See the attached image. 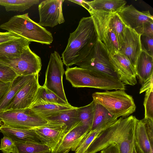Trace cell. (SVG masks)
I'll use <instances>...</instances> for the list:
<instances>
[{"instance_id":"41","label":"cell","mask_w":153,"mask_h":153,"mask_svg":"<svg viewBox=\"0 0 153 153\" xmlns=\"http://www.w3.org/2000/svg\"><path fill=\"white\" fill-rule=\"evenodd\" d=\"M100 153H119V152L117 144L112 143L101 150Z\"/></svg>"},{"instance_id":"23","label":"cell","mask_w":153,"mask_h":153,"mask_svg":"<svg viewBox=\"0 0 153 153\" xmlns=\"http://www.w3.org/2000/svg\"><path fill=\"white\" fill-rule=\"evenodd\" d=\"M90 131L106 128L115 122L118 118L112 114L102 105L96 102Z\"/></svg>"},{"instance_id":"18","label":"cell","mask_w":153,"mask_h":153,"mask_svg":"<svg viewBox=\"0 0 153 153\" xmlns=\"http://www.w3.org/2000/svg\"><path fill=\"white\" fill-rule=\"evenodd\" d=\"M0 131L3 135L16 142H40L33 129H27L13 127L3 124Z\"/></svg>"},{"instance_id":"26","label":"cell","mask_w":153,"mask_h":153,"mask_svg":"<svg viewBox=\"0 0 153 153\" xmlns=\"http://www.w3.org/2000/svg\"><path fill=\"white\" fill-rule=\"evenodd\" d=\"M45 119L49 122L62 124L67 127V130L77 123L78 120V107L65 110Z\"/></svg>"},{"instance_id":"9","label":"cell","mask_w":153,"mask_h":153,"mask_svg":"<svg viewBox=\"0 0 153 153\" xmlns=\"http://www.w3.org/2000/svg\"><path fill=\"white\" fill-rule=\"evenodd\" d=\"M0 120L8 126L27 129L38 127L48 122L45 118L34 114L29 108L4 111L0 113Z\"/></svg>"},{"instance_id":"22","label":"cell","mask_w":153,"mask_h":153,"mask_svg":"<svg viewBox=\"0 0 153 153\" xmlns=\"http://www.w3.org/2000/svg\"><path fill=\"white\" fill-rule=\"evenodd\" d=\"M134 140L137 153H151L153 151V147L151 146L143 119H136Z\"/></svg>"},{"instance_id":"36","label":"cell","mask_w":153,"mask_h":153,"mask_svg":"<svg viewBox=\"0 0 153 153\" xmlns=\"http://www.w3.org/2000/svg\"><path fill=\"white\" fill-rule=\"evenodd\" d=\"M140 39L142 50L153 56V37L141 35Z\"/></svg>"},{"instance_id":"10","label":"cell","mask_w":153,"mask_h":153,"mask_svg":"<svg viewBox=\"0 0 153 153\" xmlns=\"http://www.w3.org/2000/svg\"><path fill=\"white\" fill-rule=\"evenodd\" d=\"M64 72L63 63L56 51L52 53L46 69L43 86L66 102L69 103L63 88L62 78Z\"/></svg>"},{"instance_id":"33","label":"cell","mask_w":153,"mask_h":153,"mask_svg":"<svg viewBox=\"0 0 153 153\" xmlns=\"http://www.w3.org/2000/svg\"><path fill=\"white\" fill-rule=\"evenodd\" d=\"M153 88L146 91L143 105L145 108L144 118L153 120Z\"/></svg>"},{"instance_id":"25","label":"cell","mask_w":153,"mask_h":153,"mask_svg":"<svg viewBox=\"0 0 153 153\" xmlns=\"http://www.w3.org/2000/svg\"><path fill=\"white\" fill-rule=\"evenodd\" d=\"M124 0H95L88 1L90 10L110 13H118L126 4Z\"/></svg>"},{"instance_id":"20","label":"cell","mask_w":153,"mask_h":153,"mask_svg":"<svg viewBox=\"0 0 153 153\" xmlns=\"http://www.w3.org/2000/svg\"><path fill=\"white\" fill-rule=\"evenodd\" d=\"M30 42L21 38L0 44V56L9 58L19 57L28 47Z\"/></svg>"},{"instance_id":"3","label":"cell","mask_w":153,"mask_h":153,"mask_svg":"<svg viewBox=\"0 0 153 153\" xmlns=\"http://www.w3.org/2000/svg\"><path fill=\"white\" fill-rule=\"evenodd\" d=\"M28 13L12 17L2 24L0 28L17 34L30 42L46 45L53 41L52 33L45 28L32 20Z\"/></svg>"},{"instance_id":"5","label":"cell","mask_w":153,"mask_h":153,"mask_svg":"<svg viewBox=\"0 0 153 153\" xmlns=\"http://www.w3.org/2000/svg\"><path fill=\"white\" fill-rule=\"evenodd\" d=\"M92 97L93 100L117 118L126 117L136 110V106L132 96L124 90L96 92L92 94Z\"/></svg>"},{"instance_id":"17","label":"cell","mask_w":153,"mask_h":153,"mask_svg":"<svg viewBox=\"0 0 153 153\" xmlns=\"http://www.w3.org/2000/svg\"><path fill=\"white\" fill-rule=\"evenodd\" d=\"M117 13L126 26L134 30L146 22H153L149 10L140 11L132 4L125 6Z\"/></svg>"},{"instance_id":"30","label":"cell","mask_w":153,"mask_h":153,"mask_svg":"<svg viewBox=\"0 0 153 153\" xmlns=\"http://www.w3.org/2000/svg\"><path fill=\"white\" fill-rule=\"evenodd\" d=\"M36 101L62 105H70L43 85H40L38 88L33 102Z\"/></svg>"},{"instance_id":"28","label":"cell","mask_w":153,"mask_h":153,"mask_svg":"<svg viewBox=\"0 0 153 153\" xmlns=\"http://www.w3.org/2000/svg\"><path fill=\"white\" fill-rule=\"evenodd\" d=\"M39 2L38 0H0V5L4 6L7 12H22Z\"/></svg>"},{"instance_id":"8","label":"cell","mask_w":153,"mask_h":153,"mask_svg":"<svg viewBox=\"0 0 153 153\" xmlns=\"http://www.w3.org/2000/svg\"><path fill=\"white\" fill-rule=\"evenodd\" d=\"M88 12L93 19L98 39L103 44L109 55L118 52V41L112 29L108 12L91 10Z\"/></svg>"},{"instance_id":"1","label":"cell","mask_w":153,"mask_h":153,"mask_svg":"<svg viewBox=\"0 0 153 153\" xmlns=\"http://www.w3.org/2000/svg\"><path fill=\"white\" fill-rule=\"evenodd\" d=\"M98 39L92 17L82 18L75 30L70 34L62 54L63 63L69 67L81 61L88 54Z\"/></svg>"},{"instance_id":"12","label":"cell","mask_w":153,"mask_h":153,"mask_svg":"<svg viewBox=\"0 0 153 153\" xmlns=\"http://www.w3.org/2000/svg\"><path fill=\"white\" fill-rule=\"evenodd\" d=\"M40 86L38 74H34L19 91L4 111L28 108L34 101Z\"/></svg>"},{"instance_id":"11","label":"cell","mask_w":153,"mask_h":153,"mask_svg":"<svg viewBox=\"0 0 153 153\" xmlns=\"http://www.w3.org/2000/svg\"><path fill=\"white\" fill-rule=\"evenodd\" d=\"M64 0H46L38 6L39 20L42 26L53 27L65 21L62 10Z\"/></svg>"},{"instance_id":"31","label":"cell","mask_w":153,"mask_h":153,"mask_svg":"<svg viewBox=\"0 0 153 153\" xmlns=\"http://www.w3.org/2000/svg\"><path fill=\"white\" fill-rule=\"evenodd\" d=\"M95 104V101L93 100L89 104L78 107L79 121L83 125L91 128L92 123Z\"/></svg>"},{"instance_id":"2","label":"cell","mask_w":153,"mask_h":153,"mask_svg":"<svg viewBox=\"0 0 153 153\" xmlns=\"http://www.w3.org/2000/svg\"><path fill=\"white\" fill-rule=\"evenodd\" d=\"M66 80L75 88L88 87L106 90H125V85L119 79L104 74L76 66L68 67Z\"/></svg>"},{"instance_id":"35","label":"cell","mask_w":153,"mask_h":153,"mask_svg":"<svg viewBox=\"0 0 153 153\" xmlns=\"http://www.w3.org/2000/svg\"><path fill=\"white\" fill-rule=\"evenodd\" d=\"M0 150L3 153H14V142L8 137L4 136L1 140Z\"/></svg>"},{"instance_id":"46","label":"cell","mask_w":153,"mask_h":153,"mask_svg":"<svg viewBox=\"0 0 153 153\" xmlns=\"http://www.w3.org/2000/svg\"><path fill=\"white\" fill-rule=\"evenodd\" d=\"M151 153H153V151Z\"/></svg>"},{"instance_id":"21","label":"cell","mask_w":153,"mask_h":153,"mask_svg":"<svg viewBox=\"0 0 153 153\" xmlns=\"http://www.w3.org/2000/svg\"><path fill=\"white\" fill-rule=\"evenodd\" d=\"M135 70L136 76L142 84L153 76V56L142 50L137 60Z\"/></svg>"},{"instance_id":"15","label":"cell","mask_w":153,"mask_h":153,"mask_svg":"<svg viewBox=\"0 0 153 153\" xmlns=\"http://www.w3.org/2000/svg\"><path fill=\"white\" fill-rule=\"evenodd\" d=\"M110 63L120 80L125 85L134 86L137 83L135 69L128 59L119 52L109 55Z\"/></svg>"},{"instance_id":"37","label":"cell","mask_w":153,"mask_h":153,"mask_svg":"<svg viewBox=\"0 0 153 153\" xmlns=\"http://www.w3.org/2000/svg\"><path fill=\"white\" fill-rule=\"evenodd\" d=\"M135 31L141 35L153 37V22L146 23Z\"/></svg>"},{"instance_id":"4","label":"cell","mask_w":153,"mask_h":153,"mask_svg":"<svg viewBox=\"0 0 153 153\" xmlns=\"http://www.w3.org/2000/svg\"><path fill=\"white\" fill-rule=\"evenodd\" d=\"M136 119L133 115L118 119L101 131L88 147L86 153H97L112 143L120 146L135 125Z\"/></svg>"},{"instance_id":"44","label":"cell","mask_w":153,"mask_h":153,"mask_svg":"<svg viewBox=\"0 0 153 153\" xmlns=\"http://www.w3.org/2000/svg\"><path fill=\"white\" fill-rule=\"evenodd\" d=\"M132 153H137V152H136L135 149V147L134 146H134L132 152Z\"/></svg>"},{"instance_id":"27","label":"cell","mask_w":153,"mask_h":153,"mask_svg":"<svg viewBox=\"0 0 153 153\" xmlns=\"http://www.w3.org/2000/svg\"><path fill=\"white\" fill-rule=\"evenodd\" d=\"M14 153H51L50 148L41 142H16Z\"/></svg>"},{"instance_id":"43","label":"cell","mask_w":153,"mask_h":153,"mask_svg":"<svg viewBox=\"0 0 153 153\" xmlns=\"http://www.w3.org/2000/svg\"><path fill=\"white\" fill-rule=\"evenodd\" d=\"M68 1L81 6L87 10L88 11L90 9V7L88 4V1L83 0H70Z\"/></svg>"},{"instance_id":"13","label":"cell","mask_w":153,"mask_h":153,"mask_svg":"<svg viewBox=\"0 0 153 153\" xmlns=\"http://www.w3.org/2000/svg\"><path fill=\"white\" fill-rule=\"evenodd\" d=\"M91 128L78 121L67 130L53 153H68L74 151L77 145Z\"/></svg>"},{"instance_id":"39","label":"cell","mask_w":153,"mask_h":153,"mask_svg":"<svg viewBox=\"0 0 153 153\" xmlns=\"http://www.w3.org/2000/svg\"><path fill=\"white\" fill-rule=\"evenodd\" d=\"M21 37L19 35L10 32H0V44Z\"/></svg>"},{"instance_id":"34","label":"cell","mask_w":153,"mask_h":153,"mask_svg":"<svg viewBox=\"0 0 153 153\" xmlns=\"http://www.w3.org/2000/svg\"><path fill=\"white\" fill-rule=\"evenodd\" d=\"M17 76L10 68L0 63V81L6 83L11 82Z\"/></svg>"},{"instance_id":"7","label":"cell","mask_w":153,"mask_h":153,"mask_svg":"<svg viewBox=\"0 0 153 153\" xmlns=\"http://www.w3.org/2000/svg\"><path fill=\"white\" fill-rule=\"evenodd\" d=\"M0 63L12 69L17 76L39 74L42 66L40 58L28 47L19 57L9 58L0 56Z\"/></svg>"},{"instance_id":"19","label":"cell","mask_w":153,"mask_h":153,"mask_svg":"<svg viewBox=\"0 0 153 153\" xmlns=\"http://www.w3.org/2000/svg\"><path fill=\"white\" fill-rule=\"evenodd\" d=\"M75 107L70 105H62L41 101H34L28 108L33 114L45 118Z\"/></svg>"},{"instance_id":"24","label":"cell","mask_w":153,"mask_h":153,"mask_svg":"<svg viewBox=\"0 0 153 153\" xmlns=\"http://www.w3.org/2000/svg\"><path fill=\"white\" fill-rule=\"evenodd\" d=\"M34 75L17 76L13 80L8 91L0 102V113L5 111L19 91Z\"/></svg>"},{"instance_id":"45","label":"cell","mask_w":153,"mask_h":153,"mask_svg":"<svg viewBox=\"0 0 153 153\" xmlns=\"http://www.w3.org/2000/svg\"><path fill=\"white\" fill-rule=\"evenodd\" d=\"M3 123L0 120V125H1V126L2 125H3Z\"/></svg>"},{"instance_id":"6","label":"cell","mask_w":153,"mask_h":153,"mask_svg":"<svg viewBox=\"0 0 153 153\" xmlns=\"http://www.w3.org/2000/svg\"><path fill=\"white\" fill-rule=\"evenodd\" d=\"M75 65L79 67L100 72L120 80L110 63L108 51L98 39L88 54Z\"/></svg>"},{"instance_id":"42","label":"cell","mask_w":153,"mask_h":153,"mask_svg":"<svg viewBox=\"0 0 153 153\" xmlns=\"http://www.w3.org/2000/svg\"><path fill=\"white\" fill-rule=\"evenodd\" d=\"M142 85V87L140 89V94L143 93L149 88H153V76Z\"/></svg>"},{"instance_id":"29","label":"cell","mask_w":153,"mask_h":153,"mask_svg":"<svg viewBox=\"0 0 153 153\" xmlns=\"http://www.w3.org/2000/svg\"><path fill=\"white\" fill-rule=\"evenodd\" d=\"M108 13L109 20L116 37L120 49L122 44L126 26L117 13L108 12Z\"/></svg>"},{"instance_id":"40","label":"cell","mask_w":153,"mask_h":153,"mask_svg":"<svg viewBox=\"0 0 153 153\" xmlns=\"http://www.w3.org/2000/svg\"><path fill=\"white\" fill-rule=\"evenodd\" d=\"M11 83H6L0 81V102L8 91Z\"/></svg>"},{"instance_id":"16","label":"cell","mask_w":153,"mask_h":153,"mask_svg":"<svg viewBox=\"0 0 153 153\" xmlns=\"http://www.w3.org/2000/svg\"><path fill=\"white\" fill-rule=\"evenodd\" d=\"M140 35L134 30L126 26L122 44L119 51L128 59L135 69L142 51Z\"/></svg>"},{"instance_id":"14","label":"cell","mask_w":153,"mask_h":153,"mask_svg":"<svg viewBox=\"0 0 153 153\" xmlns=\"http://www.w3.org/2000/svg\"><path fill=\"white\" fill-rule=\"evenodd\" d=\"M40 142L48 146L53 153L67 130L64 124L49 122L41 126L33 128Z\"/></svg>"},{"instance_id":"32","label":"cell","mask_w":153,"mask_h":153,"mask_svg":"<svg viewBox=\"0 0 153 153\" xmlns=\"http://www.w3.org/2000/svg\"><path fill=\"white\" fill-rule=\"evenodd\" d=\"M105 128H100L89 131L78 144L74 151V153H85L93 141Z\"/></svg>"},{"instance_id":"38","label":"cell","mask_w":153,"mask_h":153,"mask_svg":"<svg viewBox=\"0 0 153 153\" xmlns=\"http://www.w3.org/2000/svg\"><path fill=\"white\" fill-rule=\"evenodd\" d=\"M143 119L151 146L153 147V120L144 118Z\"/></svg>"}]
</instances>
